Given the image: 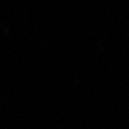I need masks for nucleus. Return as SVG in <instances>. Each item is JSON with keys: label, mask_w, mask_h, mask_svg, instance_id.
Listing matches in <instances>:
<instances>
[]
</instances>
